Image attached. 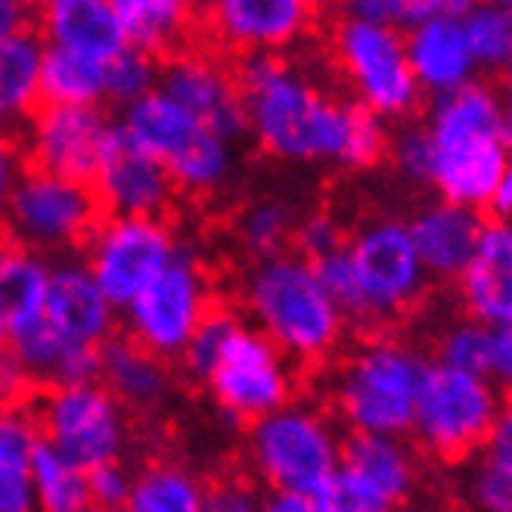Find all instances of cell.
<instances>
[{
  "mask_svg": "<svg viewBox=\"0 0 512 512\" xmlns=\"http://www.w3.org/2000/svg\"><path fill=\"white\" fill-rule=\"evenodd\" d=\"M506 143L512 146V115L506 112Z\"/></svg>",
  "mask_w": 512,
  "mask_h": 512,
  "instance_id": "obj_57",
  "label": "cell"
},
{
  "mask_svg": "<svg viewBox=\"0 0 512 512\" xmlns=\"http://www.w3.org/2000/svg\"><path fill=\"white\" fill-rule=\"evenodd\" d=\"M205 385L230 419L258 423L261 416L289 404V357L277 345H270L255 326L239 323L218 364L205 376Z\"/></svg>",
  "mask_w": 512,
  "mask_h": 512,
  "instance_id": "obj_13",
  "label": "cell"
},
{
  "mask_svg": "<svg viewBox=\"0 0 512 512\" xmlns=\"http://www.w3.org/2000/svg\"><path fill=\"white\" fill-rule=\"evenodd\" d=\"M44 323L75 345L103 348L115 329V305L84 264L66 261L50 274Z\"/></svg>",
  "mask_w": 512,
  "mask_h": 512,
  "instance_id": "obj_19",
  "label": "cell"
},
{
  "mask_svg": "<svg viewBox=\"0 0 512 512\" xmlns=\"http://www.w3.org/2000/svg\"><path fill=\"white\" fill-rule=\"evenodd\" d=\"M500 407L503 398L491 376L429 364L410 432H416L435 457L466 460L488 444Z\"/></svg>",
  "mask_w": 512,
  "mask_h": 512,
  "instance_id": "obj_6",
  "label": "cell"
},
{
  "mask_svg": "<svg viewBox=\"0 0 512 512\" xmlns=\"http://www.w3.org/2000/svg\"><path fill=\"white\" fill-rule=\"evenodd\" d=\"M205 485L177 463H149L134 475L125 512H202Z\"/></svg>",
  "mask_w": 512,
  "mask_h": 512,
  "instance_id": "obj_32",
  "label": "cell"
},
{
  "mask_svg": "<svg viewBox=\"0 0 512 512\" xmlns=\"http://www.w3.org/2000/svg\"><path fill=\"white\" fill-rule=\"evenodd\" d=\"M292 236H295L298 255L311 264L345 249V233H342L339 221L326 212H317V215H308L305 221H298Z\"/></svg>",
  "mask_w": 512,
  "mask_h": 512,
  "instance_id": "obj_45",
  "label": "cell"
},
{
  "mask_svg": "<svg viewBox=\"0 0 512 512\" xmlns=\"http://www.w3.org/2000/svg\"><path fill=\"white\" fill-rule=\"evenodd\" d=\"M292 230H295L292 205H286L283 199H274V196L246 205V212L236 218L239 243H243L246 252H252L258 261L280 255Z\"/></svg>",
  "mask_w": 512,
  "mask_h": 512,
  "instance_id": "obj_36",
  "label": "cell"
},
{
  "mask_svg": "<svg viewBox=\"0 0 512 512\" xmlns=\"http://www.w3.org/2000/svg\"><path fill=\"white\" fill-rule=\"evenodd\" d=\"M19 177H22V171H19L16 149L10 146V140L4 134H0V212H4V205H7Z\"/></svg>",
  "mask_w": 512,
  "mask_h": 512,
  "instance_id": "obj_52",
  "label": "cell"
},
{
  "mask_svg": "<svg viewBox=\"0 0 512 512\" xmlns=\"http://www.w3.org/2000/svg\"><path fill=\"white\" fill-rule=\"evenodd\" d=\"M317 270V280L323 283L326 295L336 301V308L348 317H357L364 320V308H360V289H357V277H354V267H351V258L348 252H336L323 261L314 264Z\"/></svg>",
  "mask_w": 512,
  "mask_h": 512,
  "instance_id": "obj_43",
  "label": "cell"
},
{
  "mask_svg": "<svg viewBox=\"0 0 512 512\" xmlns=\"http://www.w3.org/2000/svg\"><path fill=\"white\" fill-rule=\"evenodd\" d=\"M491 208L500 215V221H512V153H509L506 168L500 174V184H497V193H494Z\"/></svg>",
  "mask_w": 512,
  "mask_h": 512,
  "instance_id": "obj_54",
  "label": "cell"
},
{
  "mask_svg": "<svg viewBox=\"0 0 512 512\" xmlns=\"http://www.w3.org/2000/svg\"><path fill=\"white\" fill-rule=\"evenodd\" d=\"M115 128L100 106H44L28 125L35 171L87 184L97 177Z\"/></svg>",
  "mask_w": 512,
  "mask_h": 512,
  "instance_id": "obj_14",
  "label": "cell"
},
{
  "mask_svg": "<svg viewBox=\"0 0 512 512\" xmlns=\"http://www.w3.org/2000/svg\"><path fill=\"white\" fill-rule=\"evenodd\" d=\"M481 227H485V221L478 218V212L450 202H435L426 205L423 212H416L407 230L426 277L460 280L475 255Z\"/></svg>",
  "mask_w": 512,
  "mask_h": 512,
  "instance_id": "obj_22",
  "label": "cell"
},
{
  "mask_svg": "<svg viewBox=\"0 0 512 512\" xmlns=\"http://www.w3.org/2000/svg\"><path fill=\"white\" fill-rule=\"evenodd\" d=\"M236 84L246 100L249 134L283 162L367 168L388 153L385 122L364 106L329 97L277 56H243Z\"/></svg>",
  "mask_w": 512,
  "mask_h": 512,
  "instance_id": "obj_1",
  "label": "cell"
},
{
  "mask_svg": "<svg viewBox=\"0 0 512 512\" xmlns=\"http://www.w3.org/2000/svg\"><path fill=\"white\" fill-rule=\"evenodd\" d=\"M38 432L47 447L84 472L122 463L131 441L128 410L109 395L103 382L50 388L41 401Z\"/></svg>",
  "mask_w": 512,
  "mask_h": 512,
  "instance_id": "obj_8",
  "label": "cell"
},
{
  "mask_svg": "<svg viewBox=\"0 0 512 512\" xmlns=\"http://www.w3.org/2000/svg\"><path fill=\"white\" fill-rule=\"evenodd\" d=\"M345 252L357 277L364 320L401 317L423 298L429 286L426 270L413 249L410 230L395 218L364 224L351 236Z\"/></svg>",
  "mask_w": 512,
  "mask_h": 512,
  "instance_id": "obj_11",
  "label": "cell"
},
{
  "mask_svg": "<svg viewBox=\"0 0 512 512\" xmlns=\"http://www.w3.org/2000/svg\"><path fill=\"white\" fill-rule=\"evenodd\" d=\"M41 59L44 41L32 32L0 41V134L25 122L41 100Z\"/></svg>",
  "mask_w": 512,
  "mask_h": 512,
  "instance_id": "obj_29",
  "label": "cell"
},
{
  "mask_svg": "<svg viewBox=\"0 0 512 512\" xmlns=\"http://www.w3.org/2000/svg\"><path fill=\"white\" fill-rule=\"evenodd\" d=\"M236 326H239V320L227 311H212L199 323V329L184 348V364L193 376L205 379L208 373H212L221 351L227 348L230 336L236 333Z\"/></svg>",
  "mask_w": 512,
  "mask_h": 512,
  "instance_id": "obj_39",
  "label": "cell"
},
{
  "mask_svg": "<svg viewBox=\"0 0 512 512\" xmlns=\"http://www.w3.org/2000/svg\"><path fill=\"white\" fill-rule=\"evenodd\" d=\"M500 100H503L506 112L512 115V66L503 72V94H500Z\"/></svg>",
  "mask_w": 512,
  "mask_h": 512,
  "instance_id": "obj_55",
  "label": "cell"
},
{
  "mask_svg": "<svg viewBox=\"0 0 512 512\" xmlns=\"http://www.w3.org/2000/svg\"><path fill=\"white\" fill-rule=\"evenodd\" d=\"M485 457L512 466V398L503 401V407L497 413V423H494L488 444H485Z\"/></svg>",
  "mask_w": 512,
  "mask_h": 512,
  "instance_id": "obj_48",
  "label": "cell"
},
{
  "mask_svg": "<svg viewBox=\"0 0 512 512\" xmlns=\"http://www.w3.org/2000/svg\"><path fill=\"white\" fill-rule=\"evenodd\" d=\"M28 385V376L22 373L19 360L10 351H0V404H13Z\"/></svg>",
  "mask_w": 512,
  "mask_h": 512,
  "instance_id": "obj_50",
  "label": "cell"
},
{
  "mask_svg": "<svg viewBox=\"0 0 512 512\" xmlns=\"http://www.w3.org/2000/svg\"><path fill=\"white\" fill-rule=\"evenodd\" d=\"M131 485H134V472L125 463H106L87 472V488H90V503H94V509L125 512Z\"/></svg>",
  "mask_w": 512,
  "mask_h": 512,
  "instance_id": "obj_46",
  "label": "cell"
},
{
  "mask_svg": "<svg viewBox=\"0 0 512 512\" xmlns=\"http://www.w3.org/2000/svg\"><path fill=\"white\" fill-rule=\"evenodd\" d=\"M118 131H122L131 143H137L143 153L156 156L165 165L202 131V125L187 109H180L168 94H162L156 87V90H149L146 97H140L137 103L125 106Z\"/></svg>",
  "mask_w": 512,
  "mask_h": 512,
  "instance_id": "obj_27",
  "label": "cell"
},
{
  "mask_svg": "<svg viewBox=\"0 0 512 512\" xmlns=\"http://www.w3.org/2000/svg\"><path fill=\"white\" fill-rule=\"evenodd\" d=\"M429 360L416 348L376 339L360 345L336 373L333 398L354 435L404 438L413 429L416 398Z\"/></svg>",
  "mask_w": 512,
  "mask_h": 512,
  "instance_id": "obj_4",
  "label": "cell"
},
{
  "mask_svg": "<svg viewBox=\"0 0 512 512\" xmlns=\"http://www.w3.org/2000/svg\"><path fill=\"white\" fill-rule=\"evenodd\" d=\"M342 469L364 481L391 506L407 500L416 488V454L404 438L351 435L342 450Z\"/></svg>",
  "mask_w": 512,
  "mask_h": 512,
  "instance_id": "obj_25",
  "label": "cell"
},
{
  "mask_svg": "<svg viewBox=\"0 0 512 512\" xmlns=\"http://www.w3.org/2000/svg\"><path fill=\"white\" fill-rule=\"evenodd\" d=\"M243 298L258 333L292 360L314 364L342 342L345 314L301 255L261 258L243 283Z\"/></svg>",
  "mask_w": 512,
  "mask_h": 512,
  "instance_id": "obj_3",
  "label": "cell"
},
{
  "mask_svg": "<svg viewBox=\"0 0 512 512\" xmlns=\"http://www.w3.org/2000/svg\"><path fill=\"white\" fill-rule=\"evenodd\" d=\"M97 199L103 208H109L112 218H156L174 202V180L168 168L156 159L143 153L137 143H131L122 131L115 128L103 162L97 168Z\"/></svg>",
  "mask_w": 512,
  "mask_h": 512,
  "instance_id": "obj_16",
  "label": "cell"
},
{
  "mask_svg": "<svg viewBox=\"0 0 512 512\" xmlns=\"http://www.w3.org/2000/svg\"><path fill=\"white\" fill-rule=\"evenodd\" d=\"M50 274L53 267L44 255L19 246L0 249V314L7 323V339L44 323Z\"/></svg>",
  "mask_w": 512,
  "mask_h": 512,
  "instance_id": "obj_26",
  "label": "cell"
},
{
  "mask_svg": "<svg viewBox=\"0 0 512 512\" xmlns=\"http://www.w3.org/2000/svg\"><path fill=\"white\" fill-rule=\"evenodd\" d=\"M10 342V354L19 360L28 382L47 388H66L81 382H97L100 376V348H87L63 339L47 323L19 333Z\"/></svg>",
  "mask_w": 512,
  "mask_h": 512,
  "instance_id": "obj_24",
  "label": "cell"
},
{
  "mask_svg": "<svg viewBox=\"0 0 512 512\" xmlns=\"http://www.w3.org/2000/svg\"><path fill=\"white\" fill-rule=\"evenodd\" d=\"M463 10L466 4H460V0L444 4L435 16L404 35L410 72L416 78L419 94H432L438 100L475 81L478 66L463 32Z\"/></svg>",
  "mask_w": 512,
  "mask_h": 512,
  "instance_id": "obj_17",
  "label": "cell"
},
{
  "mask_svg": "<svg viewBox=\"0 0 512 512\" xmlns=\"http://www.w3.org/2000/svg\"><path fill=\"white\" fill-rule=\"evenodd\" d=\"M317 512H395L385 497H379L364 481L339 469L326 485L314 494Z\"/></svg>",
  "mask_w": 512,
  "mask_h": 512,
  "instance_id": "obj_40",
  "label": "cell"
},
{
  "mask_svg": "<svg viewBox=\"0 0 512 512\" xmlns=\"http://www.w3.org/2000/svg\"><path fill=\"white\" fill-rule=\"evenodd\" d=\"M87 512H109V509H87Z\"/></svg>",
  "mask_w": 512,
  "mask_h": 512,
  "instance_id": "obj_58",
  "label": "cell"
},
{
  "mask_svg": "<svg viewBox=\"0 0 512 512\" xmlns=\"http://www.w3.org/2000/svg\"><path fill=\"white\" fill-rule=\"evenodd\" d=\"M491 348H494V329L472 320V317H463V320H454L441 329L435 364H444L450 370H463V373L488 376Z\"/></svg>",
  "mask_w": 512,
  "mask_h": 512,
  "instance_id": "obj_37",
  "label": "cell"
},
{
  "mask_svg": "<svg viewBox=\"0 0 512 512\" xmlns=\"http://www.w3.org/2000/svg\"><path fill=\"white\" fill-rule=\"evenodd\" d=\"M41 100L44 106H100V100H106L103 66L44 47Z\"/></svg>",
  "mask_w": 512,
  "mask_h": 512,
  "instance_id": "obj_33",
  "label": "cell"
},
{
  "mask_svg": "<svg viewBox=\"0 0 512 512\" xmlns=\"http://www.w3.org/2000/svg\"><path fill=\"white\" fill-rule=\"evenodd\" d=\"M388 156L395 168L416 184H429L432 171V143L423 125H407L395 137H388Z\"/></svg>",
  "mask_w": 512,
  "mask_h": 512,
  "instance_id": "obj_44",
  "label": "cell"
},
{
  "mask_svg": "<svg viewBox=\"0 0 512 512\" xmlns=\"http://www.w3.org/2000/svg\"><path fill=\"white\" fill-rule=\"evenodd\" d=\"M32 494L35 512H87L94 509L87 488V472L56 454L44 441L38 444L32 466Z\"/></svg>",
  "mask_w": 512,
  "mask_h": 512,
  "instance_id": "obj_34",
  "label": "cell"
},
{
  "mask_svg": "<svg viewBox=\"0 0 512 512\" xmlns=\"http://www.w3.org/2000/svg\"><path fill=\"white\" fill-rule=\"evenodd\" d=\"M103 84H106V100L131 106L140 97H146L149 90L159 87V66L149 53L125 47L103 66Z\"/></svg>",
  "mask_w": 512,
  "mask_h": 512,
  "instance_id": "obj_38",
  "label": "cell"
},
{
  "mask_svg": "<svg viewBox=\"0 0 512 512\" xmlns=\"http://www.w3.org/2000/svg\"><path fill=\"white\" fill-rule=\"evenodd\" d=\"M208 19L215 35L243 56H277L308 32L314 7L305 0H221Z\"/></svg>",
  "mask_w": 512,
  "mask_h": 512,
  "instance_id": "obj_18",
  "label": "cell"
},
{
  "mask_svg": "<svg viewBox=\"0 0 512 512\" xmlns=\"http://www.w3.org/2000/svg\"><path fill=\"white\" fill-rule=\"evenodd\" d=\"M441 7H444V0H357V4H351L345 13L407 35L410 28L435 16Z\"/></svg>",
  "mask_w": 512,
  "mask_h": 512,
  "instance_id": "obj_41",
  "label": "cell"
},
{
  "mask_svg": "<svg viewBox=\"0 0 512 512\" xmlns=\"http://www.w3.org/2000/svg\"><path fill=\"white\" fill-rule=\"evenodd\" d=\"M258 512H317L314 497L305 494H286V491H267L261 497Z\"/></svg>",
  "mask_w": 512,
  "mask_h": 512,
  "instance_id": "obj_53",
  "label": "cell"
},
{
  "mask_svg": "<svg viewBox=\"0 0 512 512\" xmlns=\"http://www.w3.org/2000/svg\"><path fill=\"white\" fill-rule=\"evenodd\" d=\"M38 423L16 404H0V512H35L32 466Z\"/></svg>",
  "mask_w": 512,
  "mask_h": 512,
  "instance_id": "obj_28",
  "label": "cell"
},
{
  "mask_svg": "<svg viewBox=\"0 0 512 512\" xmlns=\"http://www.w3.org/2000/svg\"><path fill=\"white\" fill-rule=\"evenodd\" d=\"M460 19L475 66L488 72H506L512 66V0L466 4Z\"/></svg>",
  "mask_w": 512,
  "mask_h": 512,
  "instance_id": "obj_35",
  "label": "cell"
},
{
  "mask_svg": "<svg viewBox=\"0 0 512 512\" xmlns=\"http://www.w3.org/2000/svg\"><path fill=\"white\" fill-rule=\"evenodd\" d=\"M7 345V323H4V314H0V351Z\"/></svg>",
  "mask_w": 512,
  "mask_h": 512,
  "instance_id": "obj_56",
  "label": "cell"
},
{
  "mask_svg": "<svg viewBox=\"0 0 512 512\" xmlns=\"http://www.w3.org/2000/svg\"><path fill=\"white\" fill-rule=\"evenodd\" d=\"M423 128L432 143L429 184L441 193V202L469 212L491 208L509 159L506 106L497 90L472 81L438 97Z\"/></svg>",
  "mask_w": 512,
  "mask_h": 512,
  "instance_id": "obj_2",
  "label": "cell"
},
{
  "mask_svg": "<svg viewBox=\"0 0 512 512\" xmlns=\"http://www.w3.org/2000/svg\"><path fill=\"white\" fill-rule=\"evenodd\" d=\"M180 255L174 230L156 218H109L87 243V270L115 308L131 301Z\"/></svg>",
  "mask_w": 512,
  "mask_h": 512,
  "instance_id": "obj_12",
  "label": "cell"
},
{
  "mask_svg": "<svg viewBox=\"0 0 512 512\" xmlns=\"http://www.w3.org/2000/svg\"><path fill=\"white\" fill-rule=\"evenodd\" d=\"M261 497L264 494L246 478H221L215 485H205L202 512H258Z\"/></svg>",
  "mask_w": 512,
  "mask_h": 512,
  "instance_id": "obj_47",
  "label": "cell"
},
{
  "mask_svg": "<svg viewBox=\"0 0 512 512\" xmlns=\"http://www.w3.org/2000/svg\"><path fill=\"white\" fill-rule=\"evenodd\" d=\"M44 47L106 66L128 47L112 0H50L41 10Z\"/></svg>",
  "mask_w": 512,
  "mask_h": 512,
  "instance_id": "obj_21",
  "label": "cell"
},
{
  "mask_svg": "<svg viewBox=\"0 0 512 512\" xmlns=\"http://www.w3.org/2000/svg\"><path fill=\"white\" fill-rule=\"evenodd\" d=\"M212 314V283L199 258L180 255L125 308L128 339L162 360L184 354L199 323Z\"/></svg>",
  "mask_w": 512,
  "mask_h": 512,
  "instance_id": "obj_10",
  "label": "cell"
},
{
  "mask_svg": "<svg viewBox=\"0 0 512 512\" xmlns=\"http://www.w3.org/2000/svg\"><path fill=\"white\" fill-rule=\"evenodd\" d=\"M165 168L177 190L196 196L218 193L236 171V143H227L202 128L174 159L165 162Z\"/></svg>",
  "mask_w": 512,
  "mask_h": 512,
  "instance_id": "obj_31",
  "label": "cell"
},
{
  "mask_svg": "<svg viewBox=\"0 0 512 512\" xmlns=\"http://www.w3.org/2000/svg\"><path fill=\"white\" fill-rule=\"evenodd\" d=\"M100 199L87 184L25 171L4 205L7 233L35 255L72 249L97 230Z\"/></svg>",
  "mask_w": 512,
  "mask_h": 512,
  "instance_id": "obj_9",
  "label": "cell"
},
{
  "mask_svg": "<svg viewBox=\"0 0 512 512\" xmlns=\"http://www.w3.org/2000/svg\"><path fill=\"white\" fill-rule=\"evenodd\" d=\"M249 463L270 491L314 497L342 469L345 441L333 419L311 404H283L252 423Z\"/></svg>",
  "mask_w": 512,
  "mask_h": 512,
  "instance_id": "obj_5",
  "label": "cell"
},
{
  "mask_svg": "<svg viewBox=\"0 0 512 512\" xmlns=\"http://www.w3.org/2000/svg\"><path fill=\"white\" fill-rule=\"evenodd\" d=\"M128 47L140 53H162L187 35L193 10L184 0H112Z\"/></svg>",
  "mask_w": 512,
  "mask_h": 512,
  "instance_id": "obj_30",
  "label": "cell"
},
{
  "mask_svg": "<svg viewBox=\"0 0 512 512\" xmlns=\"http://www.w3.org/2000/svg\"><path fill=\"white\" fill-rule=\"evenodd\" d=\"M100 379L125 410L159 413L174 395V376L162 357L131 339H109L100 348Z\"/></svg>",
  "mask_w": 512,
  "mask_h": 512,
  "instance_id": "obj_23",
  "label": "cell"
},
{
  "mask_svg": "<svg viewBox=\"0 0 512 512\" xmlns=\"http://www.w3.org/2000/svg\"><path fill=\"white\" fill-rule=\"evenodd\" d=\"M488 376L497 388L512 391V326L494 329V348H491V367Z\"/></svg>",
  "mask_w": 512,
  "mask_h": 512,
  "instance_id": "obj_49",
  "label": "cell"
},
{
  "mask_svg": "<svg viewBox=\"0 0 512 512\" xmlns=\"http://www.w3.org/2000/svg\"><path fill=\"white\" fill-rule=\"evenodd\" d=\"M457 283L472 320L491 329L512 326V221L481 227L475 255Z\"/></svg>",
  "mask_w": 512,
  "mask_h": 512,
  "instance_id": "obj_20",
  "label": "cell"
},
{
  "mask_svg": "<svg viewBox=\"0 0 512 512\" xmlns=\"http://www.w3.org/2000/svg\"><path fill=\"white\" fill-rule=\"evenodd\" d=\"M28 19L32 10L19 0H0V41H10L22 32H28Z\"/></svg>",
  "mask_w": 512,
  "mask_h": 512,
  "instance_id": "obj_51",
  "label": "cell"
},
{
  "mask_svg": "<svg viewBox=\"0 0 512 512\" xmlns=\"http://www.w3.org/2000/svg\"><path fill=\"white\" fill-rule=\"evenodd\" d=\"M159 90L180 109H187L205 131L227 143L249 134L243 90L236 84V75H230L215 59L199 53L168 59L159 69Z\"/></svg>",
  "mask_w": 512,
  "mask_h": 512,
  "instance_id": "obj_15",
  "label": "cell"
},
{
  "mask_svg": "<svg viewBox=\"0 0 512 512\" xmlns=\"http://www.w3.org/2000/svg\"><path fill=\"white\" fill-rule=\"evenodd\" d=\"M466 491L478 512H512V466L481 457L469 472Z\"/></svg>",
  "mask_w": 512,
  "mask_h": 512,
  "instance_id": "obj_42",
  "label": "cell"
},
{
  "mask_svg": "<svg viewBox=\"0 0 512 512\" xmlns=\"http://www.w3.org/2000/svg\"><path fill=\"white\" fill-rule=\"evenodd\" d=\"M333 50L357 106L373 112L379 122L404 118L416 109L419 87L401 32L345 13L333 28Z\"/></svg>",
  "mask_w": 512,
  "mask_h": 512,
  "instance_id": "obj_7",
  "label": "cell"
}]
</instances>
